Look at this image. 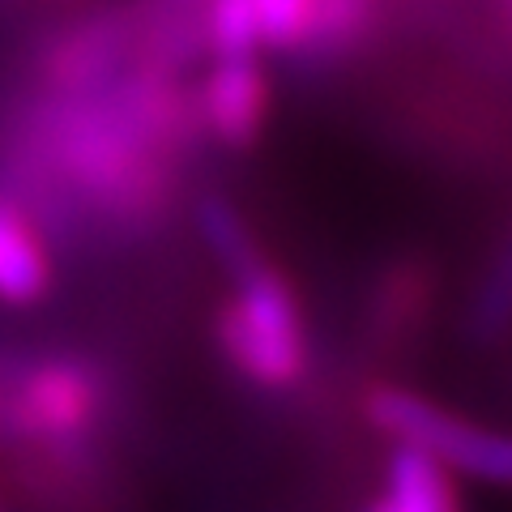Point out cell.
Wrapping results in <instances>:
<instances>
[{
  "label": "cell",
  "mask_w": 512,
  "mask_h": 512,
  "mask_svg": "<svg viewBox=\"0 0 512 512\" xmlns=\"http://www.w3.org/2000/svg\"><path fill=\"white\" fill-rule=\"evenodd\" d=\"M205 150L192 77L141 60L86 90H30L0 124V192L43 231L137 244Z\"/></svg>",
  "instance_id": "1"
},
{
  "label": "cell",
  "mask_w": 512,
  "mask_h": 512,
  "mask_svg": "<svg viewBox=\"0 0 512 512\" xmlns=\"http://www.w3.org/2000/svg\"><path fill=\"white\" fill-rule=\"evenodd\" d=\"M107 367L69 346L22 350L0 367V448L30 512H111Z\"/></svg>",
  "instance_id": "2"
},
{
  "label": "cell",
  "mask_w": 512,
  "mask_h": 512,
  "mask_svg": "<svg viewBox=\"0 0 512 512\" xmlns=\"http://www.w3.org/2000/svg\"><path fill=\"white\" fill-rule=\"evenodd\" d=\"M214 346L231 372L261 393H295L312 376L308 316L274 261L231 282V295L214 312Z\"/></svg>",
  "instance_id": "3"
},
{
  "label": "cell",
  "mask_w": 512,
  "mask_h": 512,
  "mask_svg": "<svg viewBox=\"0 0 512 512\" xmlns=\"http://www.w3.org/2000/svg\"><path fill=\"white\" fill-rule=\"evenodd\" d=\"M367 423L393 444H410L440 461L444 470L487 487H512V431L487 427L478 419L431 402L427 393L406 384H376L363 397Z\"/></svg>",
  "instance_id": "4"
},
{
  "label": "cell",
  "mask_w": 512,
  "mask_h": 512,
  "mask_svg": "<svg viewBox=\"0 0 512 512\" xmlns=\"http://www.w3.org/2000/svg\"><path fill=\"white\" fill-rule=\"evenodd\" d=\"M154 5L150 0H111L52 30L30 60L35 90H86L150 60Z\"/></svg>",
  "instance_id": "5"
},
{
  "label": "cell",
  "mask_w": 512,
  "mask_h": 512,
  "mask_svg": "<svg viewBox=\"0 0 512 512\" xmlns=\"http://www.w3.org/2000/svg\"><path fill=\"white\" fill-rule=\"evenodd\" d=\"M192 111L205 150L248 154L265 141L274 116V82L265 52H218L205 56L192 77Z\"/></svg>",
  "instance_id": "6"
},
{
  "label": "cell",
  "mask_w": 512,
  "mask_h": 512,
  "mask_svg": "<svg viewBox=\"0 0 512 512\" xmlns=\"http://www.w3.org/2000/svg\"><path fill=\"white\" fill-rule=\"evenodd\" d=\"M265 56L333 64L372 35L376 0H252Z\"/></svg>",
  "instance_id": "7"
},
{
  "label": "cell",
  "mask_w": 512,
  "mask_h": 512,
  "mask_svg": "<svg viewBox=\"0 0 512 512\" xmlns=\"http://www.w3.org/2000/svg\"><path fill=\"white\" fill-rule=\"evenodd\" d=\"M52 282V239L22 201L0 192V303L5 308H35L52 295Z\"/></svg>",
  "instance_id": "8"
},
{
  "label": "cell",
  "mask_w": 512,
  "mask_h": 512,
  "mask_svg": "<svg viewBox=\"0 0 512 512\" xmlns=\"http://www.w3.org/2000/svg\"><path fill=\"white\" fill-rule=\"evenodd\" d=\"M436 303V269L419 256H402L376 278L372 303H367V342L376 350H397L406 338L423 329Z\"/></svg>",
  "instance_id": "9"
},
{
  "label": "cell",
  "mask_w": 512,
  "mask_h": 512,
  "mask_svg": "<svg viewBox=\"0 0 512 512\" xmlns=\"http://www.w3.org/2000/svg\"><path fill=\"white\" fill-rule=\"evenodd\" d=\"M359 512H466L457 474L410 444H393L380 491Z\"/></svg>",
  "instance_id": "10"
},
{
  "label": "cell",
  "mask_w": 512,
  "mask_h": 512,
  "mask_svg": "<svg viewBox=\"0 0 512 512\" xmlns=\"http://www.w3.org/2000/svg\"><path fill=\"white\" fill-rule=\"evenodd\" d=\"M192 214H197V231L205 239V248H210L214 265L227 274V282L244 278L256 265L269 261L261 239L252 231V222L239 214V205L227 197V192H201Z\"/></svg>",
  "instance_id": "11"
},
{
  "label": "cell",
  "mask_w": 512,
  "mask_h": 512,
  "mask_svg": "<svg viewBox=\"0 0 512 512\" xmlns=\"http://www.w3.org/2000/svg\"><path fill=\"white\" fill-rule=\"evenodd\" d=\"M512 329V235L508 244L491 256L483 282L474 291L470 316H466V333L470 342H500L504 333Z\"/></svg>",
  "instance_id": "12"
},
{
  "label": "cell",
  "mask_w": 512,
  "mask_h": 512,
  "mask_svg": "<svg viewBox=\"0 0 512 512\" xmlns=\"http://www.w3.org/2000/svg\"><path fill=\"white\" fill-rule=\"evenodd\" d=\"M0 5H5V0H0Z\"/></svg>",
  "instance_id": "13"
}]
</instances>
